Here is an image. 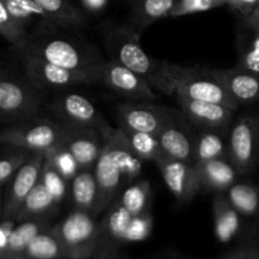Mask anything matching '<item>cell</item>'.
<instances>
[{"label": "cell", "mask_w": 259, "mask_h": 259, "mask_svg": "<svg viewBox=\"0 0 259 259\" xmlns=\"http://www.w3.org/2000/svg\"><path fill=\"white\" fill-rule=\"evenodd\" d=\"M101 136L103 149L94 168L99 186L95 217L104 214L123 190L141 177L143 168V161L132 151L119 126H110Z\"/></svg>", "instance_id": "cell-1"}, {"label": "cell", "mask_w": 259, "mask_h": 259, "mask_svg": "<svg viewBox=\"0 0 259 259\" xmlns=\"http://www.w3.org/2000/svg\"><path fill=\"white\" fill-rule=\"evenodd\" d=\"M154 90L174 99L186 98L219 103L237 110L238 104L224 86L210 73L209 68L190 67L169 61H158L156 72L149 78Z\"/></svg>", "instance_id": "cell-2"}, {"label": "cell", "mask_w": 259, "mask_h": 259, "mask_svg": "<svg viewBox=\"0 0 259 259\" xmlns=\"http://www.w3.org/2000/svg\"><path fill=\"white\" fill-rule=\"evenodd\" d=\"M55 28L58 27L30 33L24 47L15 51L34 56L76 72L85 73L100 82L101 67L104 63L100 55L76 39L61 34H53Z\"/></svg>", "instance_id": "cell-3"}, {"label": "cell", "mask_w": 259, "mask_h": 259, "mask_svg": "<svg viewBox=\"0 0 259 259\" xmlns=\"http://www.w3.org/2000/svg\"><path fill=\"white\" fill-rule=\"evenodd\" d=\"M100 28L104 46L110 57L109 60L120 63L149 80L156 72L159 60L151 57L144 51L141 43V32L129 23L116 24L105 22Z\"/></svg>", "instance_id": "cell-4"}, {"label": "cell", "mask_w": 259, "mask_h": 259, "mask_svg": "<svg viewBox=\"0 0 259 259\" xmlns=\"http://www.w3.org/2000/svg\"><path fill=\"white\" fill-rule=\"evenodd\" d=\"M40 91L24 73L0 70V121L14 124L38 116Z\"/></svg>", "instance_id": "cell-5"}, {"label": "cell", "mask_w": 259, "mask_h": 259, "mask_svg": "<svg viewBox=\"0 0 259 259\" xmlns=\"http://www.w3.org/2000/svg\"><path fill=\"white\" fill-rule=\"evenodd\" d=\"M65 133L66 125L56 119L34 116L5 126L0 132V144L32 153H46L63 143Z\"/></svg>", "instance_id": "cell-6"}, {"label": "cell", "mask_w": 259, "mask_h": 259, "mask_svg": "<svg viewBox=\"0 0 259 259\" xmlns=\"http://www.w3.org/2000/svg\"><path fill=\"white\" fill-rule=\"evenodd\" d=\"M67 259H93L100 245V222L91 212L72 210L51 227Z\"/></svg>", "instance_id": "cell-7"}, {"label": "cell", "mask_w": 259, "mask_h": 259, "mask_svg": "<svg viewBox=\"0 0 259 259\" xmlns=\"http://www.w3.org/2000/svg\"><path fill=\"white\" fill-rule=\"evenodd\" d=\"M228 158L239 176L254 169L259 161V115L247 114L233 121L228 134Z\"/></svg>", "instance_id": "cell-8"}, {"label": "cell", "mask_w": 259, "mask_h": 259, "mask_svg": "<svg viewBox=\"0 0 259 259\" xmlns=\"http://www.w3.org/2000/svg\"><path fill=\"white\" fill-rule=\"evenodd\" d=\"M22 63V71L39 90L46 89H68L78 85L98 83L95 78L85 73L76 72L61 66L53 65L45 60L18 52Z\"/></svg>", "instance_id": "cell-9"}, {"label": "cell", "mask_w": 259, "mask_h": 259, "mask_svg": "<svg viewBox=\"0 0 259 259\" xmlns=\"http://www.w3.org/2000/svg\"><path fill=\"white\" fill-rule=\"evenodd\" d=\"M50 113L63 125L96 129L101 134L110 128L103 114L81 94L66 93L57 96L51 103Z\"/></svg>", "instance_id": "cell-10"}, {"label": "cell", "mask_w": 259, "mask_h": 259, "mask_svg": "<svg viewBox=\"0 0 259 259\" xmlns=\"http://www.w3.org/2000/svg\"><path fill=\"white\" fill-rule=\"evenodd\" d=\"M100 82L121 98L132 101H156L158 95L149 81L141 73L118 62L104 61Z\"/></svg>", "instance_id": "cell-11"}, {"label": "cell", "mask_w": 259, "mask_h": 259, "mask_svg": "<svg viewBox=\"0 0 259 259\" xmlns=\"http://www.w3.org/2000/svg\"><path fill=\"white\" fill-rule=\"evenodd\" d=\"M174 109L157 105L154 101L126 100L116 108L118 123L120 128L144 132L158 136L163 126L171 119Z\"/></svg>", "instance_id": "cell-12"}, {"label": "cell", "mask_w": 259, "mask_h": 259, "mask_svg": "<svg viewBox=\"0 0 259 259\" xmlns=\"http://www.w3.org/2000/svg\"><path fill=\"white\" fill-rule=\"evenodd\" d=\"M154 164L158 167L164 184L180 204L191 202L201 190L199 174L194 164L175 159L164 153Z\"/></svg>", "instance_id": "cell-13"}, {"label": "cell", "mask_w": 259, "mask_h": 259, "mask_svg": "<svg viewBox=\"0 0 259 259\" xmlns=\"http://www.w3.org/2000/svg\"><path fill=\"white\" fill-rule=\"evenodd\" d=\"M192 126L181 110L174 109L171 119L157 136L166 156L192 164L196 142V133Z\"/></svg>", "instance_id": "cell-14"}, {"label": "cell", "mask_w": 259, "mask_h": 259, "mask_svg": "<svg viewBox=\"0 0 259 259\" xmlns=\"http://www.w3.org/2000/svg\"><path fill=\"white\" fill-rule=\"evenodd\" d=\"M43 161L45 153L34 152L10 180L8 191L3 199V218H17L24 200L39 181Z\"/></svg>", "instance_id": "cell-15"}, {"label": "cell", "mask_w": 259, "mask_h": 259, "mask_svg": "<svg viewBox=\"0 0 259 259\" xmlns=\"http://www.w3.org/2000/svg\"><path fill=\"white\" fill-rule=\"evenodd\" d=\"M180 110L189 119L190 123L199 131H227L229 132L234 121V109L219 103L194 99H175Z\"/></svg>", "instance_id": "cell-16"}, {"label": "cell", "mask_w": 259, "mask_h": 259, "mask_svg": "<svg viewBox=\"0 0 259 259\" xmlns=\"http://www.w3.org/2000/svg\"><path fill=\"white\" fill-rule=\"evenodd\" d=\"M238 105L259 103V72L244 68H209Z\"/></svg>", "instance_id": "cell-17"}, {"label": "cell", "mask_w": 259, "mask_h": 259, "mask_svg": "<svg viewBox=\"0 0 259 259\" xmlns=\"http://www.w3.org/2000/svg\"><path fill=\"white\" fill-rule=\"evenodd\" d=\"M237 17L238 60L235 67L259 72V8L250 14Z\"/></svg>", "instance_id": "cell-18"}, {"label": "cell", "mask_w": 259, "mask_h": 259, "mask_svg": "<svg viewBox=\"0 0 259 259\" xmlns=\"http://www.w3.org/2000/svg\"><path fill=\"white\" fill-rule=\"evenodd\" d=\"M103 136L96 129L66 125L63 146L68 149L80 168H95L103 149Z\"/></svg>", "instance_id": "cell-19"}, {"label": "cell", "mask_w": 259, "mask_h": 259, "mask_svg": "<svg viewBox=\"0 0 259 259\" xmlns=\"http://www.w3.org/2000/svg\"><path fill=\"white\" fill-rule=\"evenodd\" d=\"M201 190L212 194H225L238 181L237 168L228 157L215 158L197 167Z\"/></svg>", "instance_id": "cell-20"}, {"label": "cell", "mask_w": 259, "mask_h": 259, "mask_svg": "<svg viewBox=\"0 0 259 259\" xmlns=\"http://www.w3.org/2000/svg\"><path fill=\"white\" fill-rule=\"evenodd\" d=\"M133 215L116 200L100 220V245L99 248L118 249L119 245L125 244L126 233Z\"/></svg>", "instance_id": "cell-21"}, {"label": "cell", "mask_w": 259, "mask_h": 259, "mask_svg": "<svg viewBox=\"0 0 259 259\" xmlns=\"http://www.w3.org/2000/svg\"><path fill=\"white\" fill-rule=\"evenodd\" d=\"M215 237L223 244L234 240L243 230V217L225 194H214L212 199Z\"/></svg>", "instance_id": "cell-22"}, {"label": "cell", "mask_w": 259, "mask_h": 259, "mask_svg": "<svg viewBox=\"0 0 259 259\" xmlns=\"http://www.w3.org/2000/svg\"><path fill=\"white\" fill-rule=\"evenodd\" d=\"M70 199L73 210L91 212L95 215L99 199V186L95 169L80 168L70 180Z\"/></svg>", "instance_id": "cell-23"}, {"label": "cell", "mask_w": 259, "mask_h": 259, "mask_svg": "<svg viewBox=\"0 0 259 259\" xmlns=\"http://www.w3.org/2000/svg\"><path fill=\"white\" fill-rule=\"evenodd\" d=\"M53 25L63 29H76L86 24L83 13L71 0H34Z\"/></svg>", "instance_id": "cell-24"}, {"label": "cell", "mask_w": 259, "mask_h": 259, "mask_svg": "<svg viewBox=\"0 0 259 259\" xmlns=\"http://www.w3.org/2000/svg\"><path fill=\"white\" fill-rule=\"evenodd\" d=\"M58 206L60 204L53 199L45 185L38 181L20 206L15 219L17 222H23L37 218H52L57 211Z\"/></svg>", "instance_id": "cell-25"}, {"label": "cell", "mask_w": 259, "mask_h": 259, "mask_svg": "<svg viewBox=\"0 0 259 259\" xmlns=\"http://www.w3.org/2000/svg\"><path fill=\"white\" fill-rule=\"evenodd\" d=\"M228 134L227 131H200L196 134L192 164L197 168L207 161L228 157Z\"/></svg>", "instance_id": "cell-26"}, {"label": "cell", "mask_w": 259, "mask_h": 259, "mask_svg": "<svg viewBox=\"0 0 259 259\" xmlns=\"http://www.w3.org/2000/svg\"><path fill=\"white\" fill-rule=\"evenodd\" d=\"M51 218H37L18 222L10 235L7 255L4 259L22 257L29 243L45 230L50 229Z\"/></svg>", "instance_id": "cell-27"}, {"label": "cell", "mask_w": 259, "mask_h": 259, "mask_svg": "<svg viewBox=\"0 0 259 259\" xmlns=\"http://www.w3.org/2000/svg\"><path fill=\"white\" fill-rule=\"evenodd\" d=\"M179 0H134L129 24L142 32L157 20L168 18Z\"/></svg>", "instance_id": "cell-28"}, {"label": "cell", "mask_w": 259, "mask_h": 259, "mask_svg": "<svg viewBox=\"0 0 259 259\" xmlns=\"http://www.w3.org/2000/svg\"><path fill=\"white\" fill-rule=\"evenodd\" d=\"M2 2L4 3L10 14L14 17V19L27 30L29 27L34 28L33 32L56 27L48 20L45 12L34 0H2Z\"/></svg>", "instance_id": "cell-29"}, {"label": "cell", "mask_w": 259, "mask_h": 259, "mask_svg": "<svg viewBox=\"0 0 259 259\" xmlns=\"http://www.w3.org/2000/svg\"><path fill=\"white\" fill-rule=\"evenodd\" d=\"M225 195L243 218H259L258 185L248 181H237Z\"/></svg>", "instance_id": "cell-30"}, {"label": "cell", "mask_w": 259, "mask_h": 259, "mask_svg": "<svg viewBox=\"0 0 259 259\" xmlns=\"http://www.w3.org/2000/svg\"><path fill=\"white\" fill-rule=\"evenodd\" d=\"M22 257L29 259H67L62 244L51 228L38 234L29 243Z\"/></svg>", "instance_id": "cell-31"}, {"label": "cell", "mask_w": 259, "mask_h": 259, "mask_svg": "<svg viewBox=\"0 0 259 259\" xmlns=\"http://www.w3.org/2000/svg\"><path fill=\"white\" fill-rule=\"evenodd\" d=\"M118 200L132 215H139L151 211L149 210L151 184L148 180L138 179L123 190Z\"/></svg>", "instance_id": "cell-32"}, {"label": "cell", "mask_w": 259, "mask_h": 259, "mask_svg": "<svg viewBox=\"0 0 259 259\" xmlns=\"http://www.w3.org/2000/svg\"><path fill=\"white\" fill-rule=\"evenodd\" d=\"M120 128V126H119ZM123 131L126 142L131 146L132 151L142 159V161L156 162L163 154V151L159 144L158 137L144 132L129 131V129L120 128Z\"/></svg>", "instance_id": "cell-33"}, {"label": "cell", "mask_w": 259, "mask_h": 259, "mask_svg": "<svg viewBox=\"0 0 259 259\" xmlns=\"http://www.w3.org/2000/svg\"><path fill=\"white\" fill-rule=\"evenodd\" d=\"M0 37L9 42L14 50H20L24 47L29 38V32L14 19L2 0H0Z\"/></svg>", "instance_id": "cell-34"}, {"label": "cell", "mask_w": 259, "mask_h": 259, "mask_svg": "<svg viewBox=\"0 0 259 259\" xmlns=\"http://www.w3.org/2000/svg\"><path fill=\"white\" fill-rule=\"evenodd\" d=\"M39 181L42 182L46 186V189L50 191V194L52 195L53 199L61 204V202L65 200L66 195H67L68 190V181L65 176L62 175V172L52 163L48 158L45 157V161H43L42 171H40V177Z\"/></svg>", "instance_id": "cell-35"}, {"label": "cell", "mask_w": 259, "mask_h": 259, "mask_svg": "<svg viewBox=\"0 0 259 259\" xmlns=\"http://www.w3.org/2000/svg\"><path fill=\"white\" fill-rule=\"evenodd\" d=\"M227 5L225 0H179L174 9L169 12L168 18H180L186 15L204 13L207 10Z\"/></svg>", "instance_id": "cell-36"}, {"label": "cell", "mask_w": 259, "mask_h": 259, "mask_svg": "<svg viewBox=\"0 0 259 259\" xmlns=\"http://www.w3.org/2000/svg\"><path fill=\"white\" fill-rule=\"evenodd\" d=\"M14 149L13 152L0 157V187L4 186L14 177L18 169L32 154V152L24 151V149Z\"/></svg>", "instance_id": "cell-37"}, {"label": "cell", "mask_w": 259, "mask_h": 259, "mask_svg": "<svg viewBox=\"0 0 259 259\" xmlns=\"http://www.w3.org/2000/svg\"><path fill=\"white\" fill-rule=\"evenodd\" d=\"M45 157L50 159V161L62 172V175L68 180V181H70V180L77 174L78 169H80L76 159L73 158L72 154L68 152V149L66 148L63 144L51 149V151L46 152Z\"/></svg>", "instance_id": "cell-38"}, {"label": "cell", "mask_w": 259, "mask_h": 259, "mask_svg": "<svg viewBox=\"0 0 259 259\" xmlns=\"http://www.w3.org/2000/svg\"><path fill=\"white\" fill-rule=\"evenodd\" d=\"M152 225H153V220H152L151 211L133 215L128 233H126L125 243H137L147 239L151 235Z\"/></svg>", "instance_id": "cell-39"}, {"label": "cell", "mask_w": 259, "mask_h": 259, "mask_svg": "<svg viewBox=\"0 0 259 259\" xmlns=\"http://www.w3.org/2000/svg\"><path fill=\"white\" fill-rule=\"evenodd\" d=\"M218 259H259V244L247 243L239 245L230 252L220 255Z\"/></svg>", "instance_id": "cell-40"}, {"label": "cell", "mask_w": 259, "mask_h": 259, "mask_svg": "<svg viewBox=\"0 0 259 259\" xmlns=\"http://www.w3.org/2000/svg\"><path fill=\"white\" fill-rule=\"evenodd\" d=\"M17 220L12 218H3L0 220V259H4L7 255L8 245H9L10 235L17 225Z\"/></svg>", "instance_id": "cell-41"}, {"label": "cell", "mask_w": 259, "mask_h": 259, "mask_svg": "<svg viewBox=\"0 0 259 259\" xmlns=\"http://www.w3.org/2000/svg\"><path fill=\"white\" fill-rule=\"evenodd\" d=\"M237 15H247L259 8V0H225Z\"/></svg>", "instance_id": "cell-42"}, {"label": "cell", "mask_w": 259, "mask_h": 259, "mask_svg": "<svg viewBox=\"0 0 259 259\" xmlns=\"http://www.w3.org/2000/svg\"><path fill=\"white\" fill-rule=\"evenodd\" d=\"M109 0H81V5L89 13H100L108 5Z\"/></svg>", "instance_id": "cell-43"}, {"label": "cell", "mask_w": 259, "mask_h": 259, "mask_svg": "<svg viewBox=\"0 0 259 259\" xmlns=\"http://www.w3.org/2000/svg\"><path fill=\"white\" fill-rule=\"evenodd\" d=\"M93 259H121L118 254V249L111 248H99Z\"/></svg>", "instance_id": "cell-44"}, {"label": "cell", "mask_w": 259, "mask_h": 259, "mask_svg": "<svg viewBox=\"0 0 259 259\" xmlns=\"http://www.w3.org/2000/svg\"><path fill=\"white\" fill-rule=\"evenodd\" d=\"M3 219V190L0 187V220Z\"/></svg>", "instance_id": "cell-45"}, {"label": "cell", "mask_w": 259, "mask_h": 259, "mask_svg": "<svg viewBox=\"0 0 259 259\" xmlns=\"http://www.w3.org/2000/svg\"><path fill=\"white\" fill-rule=\"evenodd\" d=\"M9 259H29V258H25V257H17V258H9Z\"/></svg>", "instance_id": "cell-46"}]
</instances>
